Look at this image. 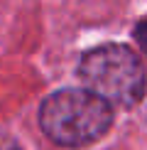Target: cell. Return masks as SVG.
I'll use <instances>...</instances> for the list:
<instances>
[{"instance_id":"6da1fadb","label":"cell","mask_w":147,"mask_h":150,"mask_svg":"<svg viewBox=\"0 0 147 150\" xmlns=\"http://www.w3.org/2000/svg\"><path fill=\"white\" fill-rule=\"evenodd\" d=\"M113 108L93 91L66 89L49 96L39 108V126L57 145L78 148L96 143L108 133Z\"/></svg>"},{"instance_id":"7a4b0ae2","label":"cell","mask_w":147,"mask_h":150,"mask_svg":"<svg viewBox=\"0 0 147 150\" xmlns=\"http://www.w3.org/2000/svg\"><path fill=\"white\" fill-rule=\"evenodd\" d=\"M78 76L86 89L110 106L130 108L145 93V69L137 54L125 45H103L83 54Z\"/></svg>"},{"instance_id":"3957f363","label":"cell","mask_w":147,"mask_h":150,"mask_svg":"<svg viewBox=\"0 0 147 150\" xmlns=\"http://www.w3.org/2000/svg\"><path fill=\"white\" fill-rule=\"evenodd\" d=\"M135 40H137L140 49H142V54L147 57V20H145V22H140L137 27H135Z\"/></svg>"},{"instance_id":"277c9868","label":"cell","mask_w":147,"mask_h":150,"mask_svg":"<svg viewBox=\"0 0 147 150\" xmlns=\"http://www.w3.org/2000/svg\"><path fill=\"white\" fill-rule=\"evenodd\" d=\"M0 150H20V145L10 135H0Z\"/></svg>"}]
</instances>
